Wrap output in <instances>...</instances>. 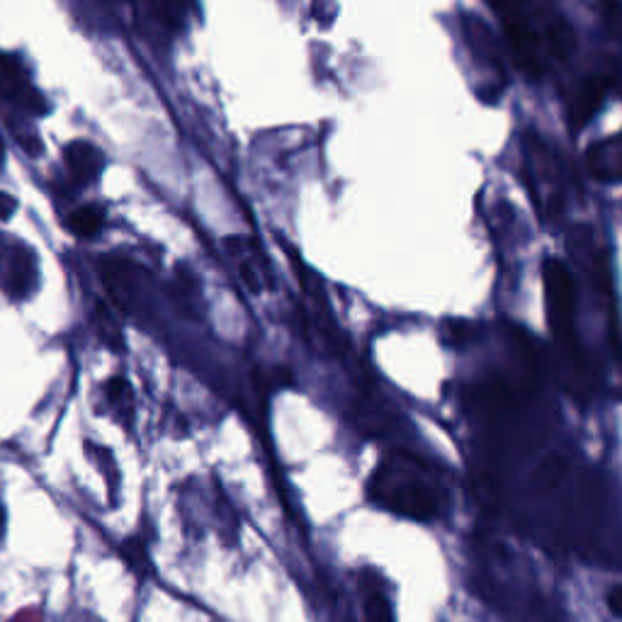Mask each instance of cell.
I'll return each mask as SVG.
<instances>
[{
    "mask_svg": "<svg viewBox=\"0 0 622 622\" xmlns=\"http://www.w3.org/2000/svg\"><path fill=\"white\" fill-rule=\"evenodd\" d=\"M370 499L384 511L411 520H433L448 506V496L418 457L392 452L370 479Z\"/></svg>",
    "mask_w": 622,
    "mask_h": 622,
    "instance_id": "cell-1",
    "label": "cell"
},
{
    "mask_svg": "<svg viewBox=\"0 0 622 622\" xmlns=\"http://www.w3.org/2000/svg\"><path fill=\"white\" fill-rule=\"evenodd\" d=\"M542 280H545V297H547V316H550V329L554 333L562 360L569 365L574 375V392L579 397H588L591 387V370L584 348H581L579 336H576V287L574 277L569 268L559 258H547L542 263Z\"/></svg>",
    "mask_w": 622,
    "mask_h": 622,
    "instance_id": "cell-2",
    "label": "cell"
},
{
    "mask_svg": "<svg viewBox=\"0 0 622 622\" xmlns=\"http://www.w3.org/2000/svg\"><path fill=\"white\" fill-rule=\"evenodd\" d=\"M491 5L503 20L508 47H511L518 69L537 81L545 69L542 66V49L545 47H542L540 32L535 25L537 10L528 8V0H491Z\"/></svg>",
    "mask_w": 622,
    "mask_h": 622,
    "instance_id": "cell-3",
    "label": "cell"
},
{
    "mask_svg": "<svg viewBox=\"0 0 622 622\" xmlns=\"http://www.w3.org/2000/svg\"><path fill=\"white\" fill-rule=\"evenodd\" d=\"M525 154H528L530 190H533L537 207L545 217H557L562 209V175H559L557 158L545 141L537 139V134H528Z\"/></svg>",
    "mask_w": 622,
    "mask_h": 622,
    "instance_id": "cell-4",
    "label": "cell"
},
{
    "mask_svg": "<svg viewBox=\"0 0 622 622\" xmlns=\"http://www.w3.org/2000/svg\"><path fill=\"white\" fill-rule=\"evenodd\" d=\"M37 285V258L22 243L0 246V290L10 299L30 297Z\"/></svg>",
    "mask_w": 622,
    "mask_h": 622,
    "instance_id": "cell-5",
    "label": "cell"
},
{
    "mask_svg": "<svg viewBox=\"0 0 622 622\" xmlns=\"http://www.w3.org/2000/svg\"><path fill=\"white\" fill-rule=\"evenodd\" d=\"M615 83H618V66L593 73V76H588L581 83L569 105V124L574 132L584 129L596 117V112L605 105L608 95L613 93Z\"/></svg>",
    "mask_w": 622,
    "mask_h": 622,
    "instance_id": "cell-6",
    "label": "cell"
},
{
    "mask_svg": "<svg viewBox=\"0 0 622 622\" xmlns=\"http://www.w3.org/2000/svg\"><path fill=\"white\" fill-rule=\"evenodd\" d=\"M0 95L5 100H13L20 110L30 112V115L39 117L49 110L44 95L32 83L25 81V71H22L20 61L3 52H0Z\"/></svg>",
    "mask_w": 622,
    "mask_h": 622,
    "instance_id": "cell-7",
    "label": "cell"
},
{
    "mask_svg": "<svg viewBox=\"0 0 622 622\" xmlns=\"http://www.w3.org/2000/svg\"><path fill=\"white\" fill-rule=\"evenodd\" d=\"M586 168L598 183H618L622 175V137H613L596 141L586 151Z\"/></svg>",
    "mask_w": 622,
    "mask_h": 622,
    "instance_id": "cell-8",
    "label": "cell"
},
{
    "mask_svg": "<svg viewBox=\"0 0 622 622\" xmlns=\"http://www.w3.org/2000/svg\"><path fill=\"white\" fill-rule=\"evenodd\" d=\"M66 168L78 183H93L105 166L103 151L90 141H71L64 151Z\"/></svg>",
    "mask_w": 622,
    "mask_h": 622,
    "instance_id": "cell-9",
    "label": "cell"
},
{
    "mask_svg": "<svg viewBox=\"0 0 622 622\" xmlns=\"http://www.w3.org/2000/svg\"><path fill=\"white\" fill-rule=\"evenodd\" d=\"M465 35L469 47L474 49V54H477L479 59L486 61L489 66H494L496 71H503L499 42H496L494 32H491L477 15H465Z\"/></svg>",
    "mask_w": 622,
    "mask_h": 622,
    "instance_id": "cell-10",
    "label": "cell"
},
{
    "mask_svg": "<svg viewBox=\"0 0 622 622\" xmlns=\"http://www.w3.org/2000/svg\"><path fill=\"white\" fill-rule=\"evenodd\" d=\"M360 601H363V622H394V610L382 586L375 584L372 576L360 581Z\"/></svg>",
    "mask_w": 622,
    "mask_h": 622,
    "instance_id": "cell-11",
    "label": "cell"
},
{
    "mask_svg": "<svg viewBox=\"0 0 622 622\" xmlns=\"http://www.w3.org/2000/svg\"><path fill=\"white\" fill-rule=\"evenodd\" d=\"M105 224V209L100 205H83L69 217V229L81 239H90L98 234Z\"/></svg>",
    "mask_w": 622,
    "mask_h": 622,
    "instance_id": "cell-12",
    "label": "cell"
},
{
    "mask_svg": "<svg viewBox=\"0 0 622 622\" xmlns=\"http://www.w3.org/2000/svg\"><path fill=\"white\" fill-rule=\"evenodd\" d=\"M120 552L124 562L137 571V574L144 576L146 571H149V554H146V547L144 542H141V537H129L127 542H122Z\"/></svg>",
    "mask_w": 622,
    "mask_h": 622,
    "instance_id": "cell-13",
    "label": "cell"
},
{
    "mask_svg": "<svg viewBox=\"0 0 622 622\" xmlns=\"http://www.w3.org/2000/svg\"><path fill=\"white\" fill-rule=\"evenodd\" d=\"M154 5H156L158 15H161V20L166 22L171 30H178V27L183 25L188 0H154Z\"/></svg>",
    "mask_w": 622,
    "mask_h": 622,
    "instance_id": "cell-14",
    "label": "cell"
},
{
    "mask_svg": "<svg viewBox=\"0 0 622 622\" xmlns=\"http://www.w3.org/2000/svg\"><path fill=\"white\" fill-rule=\"evenodd\" d=\"M603 5V20L608 22L610 35L618 37V25H620V0H601Z\"/></svg>",
    "mask_w": 622,
    "mask_h": 622,
    "instance_id": "cell-15",
    "label": "cell"
},
{
    "mask_svg": "<svg viewBox=\"0 0 622 622\" xmlns=\"http://www.w3.org/2000/svg\"><path fill=\"white\" fill-rule=\"evenodd\" d=\"M239 273H241V280L246 282L248 292L258 294V292H260V277H258V273H256V268H253V265L248 263V260H241Z\"/></svg>",
    "mask_w": 622,
    "mask_h": 622,
    "instance_id": "cell-16",
    "label": "cell"
},
{
    "mask_svg": "<svg viewBox=\"0 0 622 622\" xmlns=\"http://www.w3.org/2000/svg\"><path fill=\"white\" fill-rule=\"evenodd\" d=\"M15 205H18V202H15L13 197L5 195V192H0V222H5V219L13 217Z\"/></svg>",
    "mask_w": 622,
    "mask_h": 622,
    "instance_id": "cell-17",
    "label": "cell"
},
{
    "mask_svg": "<svg viewBox=\"0 0 622 622\" xmlns=\"http://www.w3.org/2000/svg\"><path fill=\"white\" fill-rule=\"evenodd\" d=\"M620 598H622V588L613 586V591H610V596H608V605H610V613H613L615 618H620V615H622Z\"/></svg>",
    "mask_w": 622,
    "mask_h": 622,
    "instance_id": "cell-18",
    "label": "cell"
},
{
    "mask_svg": "<svg viewBox=\"0 0 622 622\" xmlns=\"http://www.w3.org/2000/svg\"><path fill=\"white\" fill-rule=\"evenodd\" d=\"M3 530H5V511L3 506H0V535H3Z\"/></svg>",
    "mask_w": 622,
    "mask_h": 622,
    "instance_id": "cell-19",
    "label": "cell"
}]
</instances>
